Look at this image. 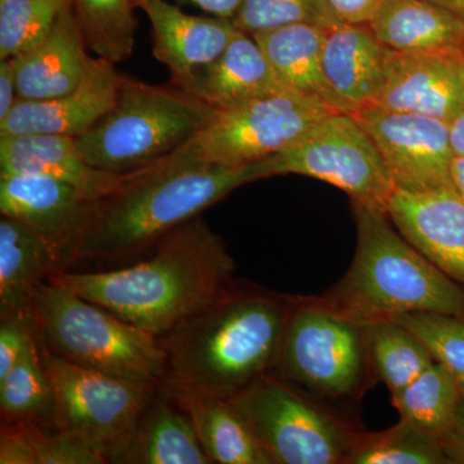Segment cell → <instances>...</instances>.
I'll return each mask as SVG.
<instances>
[{"instance_id": "6da1fadb", "label": "cell", "mask_w": 464, "mask_h": 464, "mask_svg": "<svg viewBox=\"0 0 464 464\" xmlns=\"http://www.w3.org/2000/svg\"><path fill=\"white\" fill-rule=\"evenodd\" d=\"M139 264L97 273L63 271L50 277L161 338L234 284L235 262L224 239L200 218L179 226Z\"/></svg>"}, {"instance_id": "7a4b0ae2", "label": "cell", "mask_w": 464, "mask_h": 464, "mask_svg": "<svg viewBox=\"0 0 464 464\" xmlns=\"http://www.w3.org/2000/svg\"><path fill=\"white\" fill-rule=\"evenodd\" d=\"M259 179H266L258 163L219 166L179 149L151 166L124 174L111 191L92 201L75 262L139 257L232 191Z\"/></svg>"}, {"instance_id": "3957f363", "label": "cell", "mask_w": 464, "mask_h": 464, "mask_svg": "<svg viewBox=\"0 0 464 464\" xmlns=\"http://www.w3.org/2000/svg\"><path fill=\"white\" fill-rule=\"evenodd\" d=\"M289 304L290 295L232 284L160 338L167 355L160 389L231 399L275 373Z\"/></svg>"}, {"instance_id": "277c9868", "label": "cell", "mask_w": 464, "mask_h": 464, "mask_svg": "<svg viewBox=\"0 0 464 464\" xmlns=\"http://www.w3.org/2000/svg\"><path fill=\"white\" fill-rule=\"evenodd\" d=\"M356 250L347 273L317 301L368 324L411 313L463 317L464 288L390 224L389 213L353 201Z\"/></svg>"}, {"instance_id": "5b68a950", "label": "cell", "mask_w": 464, "mask_h": 464, "mask_svg": "<svg viewBox=\"0 0 464 464\" xmlns=\"http://www.w3.org/2000/svg\"><path fill=\"white\" fill-rule=\"evenodd\" d=\"M215 112L176 85L148 84L123 76L114 106L76 143L96 169L132 173L179 151Z\"/></svg>"}, {"instance_id": "8992f818", "label": "cell", "mask_w": 464, "mask_h": 464, "mask_svg": "<svg viewBox=\"0 0 464 464\" xmlns=\"http://www.w3.org/2000/svg\"><path fill=\"white\" fill-rule=\"evenodd\" d=\"M35 333L57 356L92 371L161 387L167 355L160 338L61 284H43L33 304Z\"/></svg>"}, {"instance_id": "52a82bcc", "label": "cell", "mask_w": 464, "mask_h": 464, "mask_svg": "<svg viewBox=\"0 0 464 464\" xmlns=\"http://www.w3.org/2000/svg\"><path fill=\"white\" fill-rule=\"evenodd\" d=\"M275 373L325 404L359 401L378 381L366 324L333 313L315 295H290Z\"/></svg>"}, {"instance_id": "ba28073f", "label": "cell", "mask_w": 464, "mask_h": 464, "mask_svg": "<svg viewBox=\"0 0 464 464\" xmlns=\"http://www.w3.org/2000/svg\"><path fill=\"white\" fill-rule=\"evenodd\" d=\"M271 464H347L360 430L276 373L228 399Z\"/></svg>"}, {"instance_id": "9c48e42d", "label": "cell", "mask_w": 464, "mask_h": 464, "mask_svg": "<svg viewBox=\"0 0 464 464\" xmlns=\"http://www.w3.org/2000/svg\"><path fill=\"white\" fill-rule=\"evenodd\" d=\"M39 344L56 401L54 427L79 433L108 462L119 463L160 387L72 364Z\"/></svg>"}, {"instance_id": "30bf717a", "label": "cell", "mask_w": 464, "mask_h": 464, "mask_svg": "<svg viewBox=\"0 0 464 464\" xmlns=\"http://www.w3.org/2000/svg\"><path fill=\"white\" fill-rule=\"evenodd\" d=\"M265 179L299 174L331 183L355 203L389 212L396 188L380 150L355 116L334 112L298 141L258 161Z\"/></svg>"}, {"instance_id": "8fae6325", "label": "cell", "mask_w": 464, "mask_h": 464, "mask_svg": "<svg viewBox=\"0 0 464 464\" xmlns=\"http://www.w3.org/2000/svg\"><path fill=\"white\" fill-rule=\"evenodd\" d=\"M341 112L315 97L279 92L235 108L216 110L183 151L199 160L246 167L288 149L326 116Z\"/></svg>"}, {"instance_id": "7c38bea8", "label": "cell", "mask_w": 464, "mask_h": 464, "mask_svg": "<svg viewBox=\"0 0 464 464\" xmlns=\"http://www.w3.org/2000/svg\"><path fill=\"white\" fill-rule=\"evenodd\" d=\"M351 115L380 150L398 190L456 191L447 121L380 108H366Z\"/></svg>"}, {"instance_id": "4fadbf2b", "label": "cell", "mask_w": 464, "mask_h": 464, "mask_svg": "<svg viewBox=\"0 0 464 464\" xmlns=\"http://www.w3.org/2000/svg\"><path fill=\"white\" fill-rule=\"evenodd\" d=\"M91 203L74 186L51 177L0 174V213L42 237L63 271L75 262Z\"/></svg>"}, {"instance_id": "5bb4252c", "label": "cell", "mask_w": 464, "mask_h": 464, "mask_svg": "<svg viewBox=\"0 0 464 464\" xmlns=\"http://www.w3.org/2000/svg\"><path fill=\"white\" fill-rule=\"evenodd\" d=\"M139 8L151 24L155 58L169 72L170 84L188 93L240 33L228 18L191 16L167 0H143Z\"/></svg>"}, {"instance_id": "9a60e30c", "label": "cell", "mask_w": 464, "mask_h": 464, "mask_svg": "<svg viewBox=\"0 0 464 464\" xmlns=\"http://www.w3.org/2000/svg\"><path fill=\"white\" fill-rule=\"evenodd\" d=\"M121 79L114 63L91 57L75 91L56 99L18 101L0 123V136L52 133L78 139L114 106Z\"/></svg>"}, {"instance_id": "2e32d148", "label": "cell", "mask_w": 464, "mask_h": 464, "mask_svg": "<svg viewBox=\"0 0 464 464\" xmlns=\"http://www.w3.org/2000/svg\"><path fill=\"white\" fill-rule=\"evenodd\" d=\"M373 108L450 123L464 109L459 57L392 51L389 79Z\"/></svg>"}, {"instance_id": "e0dca14e", "label": "cell", "mask_w": 464, "mask_h": 464, "mask_svg": "<svg viewBox=\"0 0 464 464\" xmlns=\"http://www.w3.org/2000/svg\"><path fill=\"white\" fill-rule=\"evenodd\" d=\"M387 213L411 246L464 288V201L456 191L396 190Z\"/></svg>"}, {"instance_id": "ac0fdd59", "label": "cell", "mask_w": 464, "mask_h": 464, "mask_svg": "<svg viewBox=\"0 0 464 464\" xmlns=\"http://www.w3.org/2000/svg\"><path fill=\"white\" fill-rule=\"evenodd\" d=\"M391 57L392 50L369 24H340L326 30L324 75L342 112L373 108L389 79Z\"/></svg>"}, {"instance_id": "d6986e66", "label": "cell", "mask_w": 464, "mask_h": 464, "mask_svg": "<svg viewBox=\"0 0 464 464\" xmlns=\"http://www.w3.org/2000/svg\"><path fill=\"white\" fill-rule=\"evenodd\" d=\"M72 0H66L44 41L11 58L21 100H50L75 91L91 56Z\"/></svg>"}, {"instance_id": "ffe728a7", "label": "cell", "mask_w": 464, "mask_h": 464, "mask_svg": "<svg viewBox=\"0 0 464 464\" xmlns=\"http://www.w3.org/2000/svg\"><path fill=\"white\" fill-rule=\"evenodd\" d=\"M0 174L51 177L74 186L92 201L108 194L124 177L90 166L74 137L52 133L0 136Z\"/></svg>"}, {"instance_id": "44dd1931", "label": "cell", "mask_w": 464, "mask_h": 464, "mask_svg": "<svg viewBox=\"0 0 464 464\" xmlns=\"http://www.w3.org/2000/svg\"><path fill=\"white\" fill-rule=\"evenodd\" d=\"M369 26L392 51L459 57L464 21L430 0H383Z\"/></svg>"}, {"instance_id": "7402d4cb", "label": "cell", "mask_w": 464, "mask_h": 464, "mask_svg": "<svg viewBox=\"0 0 464 464\" xmlns=\"http://www.w3.org/2000/svg\"><path fill=\"white\" fill-rule=\"evenodd\" d=\"M53 250L26 226L0 218V317H30L36 292L63 273Z\"/></svg>"}, {"instance_id": "603a6c76", "label": "cell", "mask_w": 464, "mask_h": 464, "mask_svg": "<svg viewBox=\"0 0 464 464\" xmlns=\"http://www.w3.org/2000/svg\"><path fill=\"white\" fill-rule=\"evenodd\" d=\"M284 91L258 43L240 32L195 81L190 94L225 110Z\"/></svg>"}, {"instance_id": "cb8c5ba5", "label": "cell", "mask_w": 464, "mask_h": 464, "mask_svg": "<svg viewBox=\"0 0 464 464\" xmlns=\"http://www.w3.org/2000/svg\"><path fill=\"white\" fill-rule=\"evenodd\" d=\"M326 30L310 24H295L252 36L284 90L315 97L341 111L324 75L323 47Z\"/></svg>"}, {"instance_id": "d4e9b609", "label": "cell", "mask_w": 464, "mask_h": 464, "mask_svg": "<svg viewBox=\"0 0 464 464\" xmlns=\"http://www.w3.org/2000/svg\"><path fill=\"white\" fill-rule=\"evenodd\" d=\"M119 463L210 464L190 417L172 395L159 389L146 406Z\"/></svg>"}, {"instance_id": "484cf974", "label": "cell", "mask_w": 464, "mask_h": 464, "mask_svg": "<svg viewBox=\"0 0 464 464\" xmlns=\"http://www.w3.org/2000/svg\"><path fill=\"white\" fill-rule=\"evenodd\" d=\"M172 396L190 417L210 462L271 464L255 433L230 400L192 393Z\"/></svg>"}, {"instance_id": "4316f807", "label": "cell", "mask_w": 464, "mask_h": 464, "mask_svg": "<svg viewBox=\"0 0 464 464\" xmlns=\"http://www.w3.org/2000/svg\"><path fill=\"white\" fill-rule=\"evenodd\" d=\"M0 411L5 423L54 426L53 387L43 364L41 344L35 332L23 356L0 380Z\"/></svg>"}, {"instance_id": "83f0119b", "label": "cell", "mask_w": 464, "mask_h": 464, "mask_svg": "<svg viewBox=\"0 0 464 464\" xmlns=\"http://www.w3.org/2000/svg\"><path fill=\"white\" fill-rule=\"evenodd\" d=\"M366 333L375 377L386 384L392 398L435 362L423 342L395 320L368 323Z\"/></svg>"}, {"instance_id": "f1b7e54d", "label": "cell", "mask_w": 464, "mask_h": 464, "mask_svg": "<svg viewBox=\"0 0 464 464\" xmlns=\"http://www.w3.org/2000/svg\"><path fill=\"white\" fill-rule=\"evenodd\" d=\"M347 464H449V460L439 435L400 418L384 431L360 430Z\"/></svg>"}, {"instance_id": "f546056e", "label": "cell", "mask_w": 464, "mask_h": 464, "mask_svg": "<svg viewBox=\"0 0 464 464\" xmlns=\"http://www.w3.org/2000/svg\"><path fill=\"white\" fill-rule=\"evenodd\" d=\"M85 43L97 57L123 63L133 53L137 18L134 0H72Z\"/></svg>"}, {"instance_id": "4dcf8cb0", "label": "cell", "mask_w": 464, "mask_h": 464, "mask_svg": "<svg viewBox=\"0 0 464 464\" xmlns=\"http://www.w3.org/2000/svg\"><path fill=\"white\" fill-rule=\"evenodd\" d=\"M460 390L462 386L457 378L435 362L399 395L393 396L392 402L400 417L441 436L456 411Z\"/></svg>"}, {"instance_id": "1f68e13d", "label": "cell", "mask_w": 464, "mask_h": 464, "mask_svg": "<svg viewBox=\"0 0 464 464\" xmlns=\"http://www.w3.org/2000/svg\"><path fill=\"white\" fill-rule=\"evenodd\" d=\"M66 0H0V60H11L44 41Z\"/></svg>"}, {"instance_id": "d6a6232c", "label": "cell", "mask_w": 464, "mask_h": 464, "mask_svg": "<svg viewBox=\"0 0 464 464\" xmlns=\"http://www.w3.org/2000/svg\"><path fill=\"white\" fill-rule=\"evenodd\" d=\"M231 23L248 35L295 24L324 29L341 24L325 0H243Z\"/></svg>"}, {"instance_id": "836d02e7", "label": "cell", "mask_w": 464, "mask_h": 464, "mask_svg": "<svg viewBox=\"0 0 464 464\" xmlns=\"http://www.w3.org/2000/svg\"><path fill=\"white\" fill-rule=\"evenodd\" d=\"M429 348L464 387V319L435 313H411L393 317Z\"/></svg>"}, {"instance_id": "e575fe53", "label": "cell", "mask_w": 464, "mask_h": 464, "mask_svg": "<svg viewBox=\"0 0 464 464\" xmlns=\"http://www.w3.org/2000/svg\"><path fill=\"white\" fill-rule=\"evenodd\" d=\"M38 464H103L106 458L83 436L29 423Z\"/></svg>"}, {"instance_id": "d590c367", "label": "cell", "mask_w": 464, "mask_h": 464, "mask_svg": "<svg viewBox=\"0 0 464 464\" xmlns=\"http://www.w3.org/2000/svg\"><path fill=\"white\" fill-rule=\"evenodd\" d=\"M35 328L30 317H3L0 323V380L23 356Z\"/></svg>"}, {"instance_id": "8d00e7d4", "label": "cell", "mask_w": 464, "mask_h": 464, "mask_svg": "<svg viewBox=\"0 0 464 464\" xmlns=\"http://www.w3.org/2000/svg\"><path fill=\"white\" fill-rule=\"evenodd\" d=\"M0 464H38L29 423H5L0 431Z\"/></svg>"}, {"instance_id": "74e56055", "label": "cell", "mask_w": 464, "mask_h": 464, "mask_svg": "<svg viewBox=\"0 0 464 464\" xmlns=\"http://www.w3.org/2000/svg\"><path fill=\"white\" fill-rule=\"evenodd\" d=\"M449 464H464V387L448 429L440 436Z\"/></svg>"}, {"instance_id": "f35d334b", "label": "cell", "mask_w": 464, "mask_h": 464, "mask_svg": "<svg viewBox=\"0 0 464 464\" xmlns=\"http://www.w3.org/2000/svg\"><path fill=\"white\" fill-rule=\"evenodd\" d=\"M341 24H369L383 0H325Z\"/></svg>"}, {"instance_id": "ab89813d", "label": "cell", "mask_w": 464, "mask_h": 464, "mask_svg": "<svg viewBox=\"0 0 464 464\" xmlns=\"http://www.w3.org/2000/svg\"><path fill=\"white\" fill-rule=\"evenodd\" d=\"M16 72L11 60H0V123L7 119L20 101Z\"/></svg>"}, {"instance_id": "60d3db41", "label": "cell", "mask_w": 464, "mask_h": 464, "mask_svg": "<svg viewBox=\"0 0 464 464\" xmlns=\"http://www.w3.org/2000/svg\"><path fill=\"white\" fill-rule=\"evenodd\" d=\"M134 2H136V7L139 8L143 0H134ZM186 2L194 3L195 5L204 9L208 14H212L213 16L231 20L239 9L243 0H186Z\"/></svg>"}, {"instance_id": "b9f144b4", "label": "cell", "mask_w": 464, "mask_h": 464, "mask_svg": "<svg viewBox=\"0 0 464 464\" xmlns=\"http://www.w3.org/2000/svg\"><path fill=\"white\" fill-rule=\"evenodd\" d=\"M454 157L464 155V109L449 123Z\"/></svg>"}, {"instance_id": "7bdbcfd3", "label": "cell", "mask_w": 464, "mask_h": 464, "mask_svg": "<svg viewBox=\"0 0 464 464\" xmlns=\"http://www.w3.org/2000/svg\"><path fill=\"white\" fill-rule=\"evenodd\" d=\"M451 179H453L454 190L464 201V155H456L451 164Z\"/></svg>"}, {"instance_id": "ee69618b", "label": "cell", "mask_w": 464, "mask_h": 464, "mask_svg": "<svg viewBox=\"0 0 464 464\" xmlns=\"http://www.w3.org/2000/svg\"><path fill=\"white\" fill-rule=\"evenodd\" d=\"M464 21V0H430Z\"/></svg>"}, {"instance_id": "f6af8a7d", "label": "cell", "mask_w": 464, "mask_h": 464, "mask_svg": "<svg viewBox=\"0 0 464 464\" xmlns=\"http://www.w3.org/2000/svg\"><path fill=\"white\" fill-rule=\"evenodd\" d=\"M459 63H460V67H462V72H463V76H464V51L462 52V53H460Z\"/></svg>"}]
</instances>
